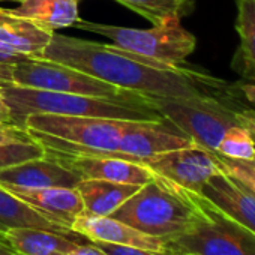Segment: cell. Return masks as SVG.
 Here are the masks:
<instances>
[{"label":"cell","instance_id":"obj_17","mask_svg":"<svg viewBox=\"0 0 255 255\" xmlns=\"http://www.w3.org/2000/svg\"><path fill=\"white\" fill-rule=\"evenodd\" d=\"M17 8H6L15 17L30 20L48 30L74 27L80 20L78 2L80 0H17Z\"/></svg>","mask_w":255,"mask_h":255},{"label":"cell","instance_id":"obj_33","mask_svg":"<svg viewBox=\"0 0 255 255\" xmlns=\"http://www.w3.org/2000/svg\"><path fill=\"white\" fill-rule=\"evenodd\" d=\"M0 2H6V0H0Z\"/></svg>","mask_w":255,"mask_h":255},{"label":"cell","instance_id":"obj_13","mask_svg":"<svg viewBox=\"0 0 255 255\" xmlns=\"http://www.w3.org/2000/svg\"><path fill=\"white\" fill-rule=\"evenodd\" d=\"M219 210L255 233V194L222 170L212 176L201 192Z\"/></svg>","mask_w":255,"mask_h":255},{"label":"cell","instance_id":"obj_18","mask_svg":"<svg viewBox=\"0 0 255 255\" xmlns=\"http://www.w3.org/2000/svg\"><path fill=\"white\" fill-rule=\"evenodd\" d=\"M236 30L240 36V45L231 68L245 83L255 86V0H236Z\"/></svg>","mask_w":255,"mask_h":255},{"label":"cell","instance_id":"obj_14","mask_svg":"<svg viewBox=\"0 0 255 255\" xmlns=\"http://www.w3.org/2000/svg\"><path fill=\"white\" fill-rule=\"evenodd\" d=\"M9 246L20 255H59L71 254L80 245L92 243L80 233L60 234L44 228L18 227L6 231Z\"/></svg>","mask_w":255,"mask_h":255},{"label":"cell","instance_id":"obj_26","mask_svg":"<svg viewBox=\"0 0 255 255\" xmlns=\"http://www.w3.org/2000/svg\"><path fill=\"white\" fill-rule=\"evenodd\" d=\"M236 120L249 132L255 143V107H242L236 110Z\"/></svg>","mask_w":255,"mask_h":255},{"label":"cell","instance_id":"obj_25","mask_svg":"<svg viewBox=\"0 0 255 255\" xmlns=\"http://www.w3.org/2000/svg\"><path fill=\"white\" fill-rule=\"evenodd\" d=\"M95 246H98L101 251H104L107 255H165L155 251H147L141 248L134 246H125V245H114V243H105V242H92Z\"/></svg>","mask_w":255,"mask_h":255},{"label":"cell","instance_id":"obj_31","mask_svg":"<svg viewBox=\"0 0 255 255\" xmlns=\"http://www.w3.org/2000/svg\"><path fill=\"white\" fill-rule=\"evenodd\" d=\"M0 243H3V245L9 246V243H8V239H6V234H5V233H0ZM9 248H11V246H9Z\"/></svg>","mask_w":255,"mask_h":255},{"label":"cell","instance_id":"obj_32","mask_svg":"<svg viewBox=\"0 0 255 255\" xmlns=\"http://www.w3.org/2000/svg\"><path fill=\"white\" fill-rule=\"evenodd\" d=\"M59 255H69V254H63V252H60Z\"/></svg>","mask_w":255,"mask_h":255},{"label":"cell","instance_id":"obj_21","mask_svg":"<svg viewBox=\"0 0 255 255\" xmlns=\"http://www.w3.org/2000/svg\"><path fill=\"white\" fill-rule=\"evenodd\" d=\"M215 153L230 159H252L255 156V143L243 126L234 125L227 129Z\"/></svg>","mask_w":255,"mask_h":255},{"label":"cell","instance_id":"obj_22","mask_svg":"<svg viewBox=\"0 0 255 255\" xmlns=\"http://www.w3.org/2000/svg\"><path fill=\"white\" fill-rule=\"evenodd\" d=\"M42 156H45V147L35 138L30 141L2 143L0 144V170H5Z\"/></svg>","mask_w":255,"mask_h":255},{"label":"cell","instance_id":"obj_9","mask_svg":"<svg viewBox=\"0 0 255 255\" xmlns=\"http://www.w3.org/2000/svg\"><path fill=\"white\" fill-rule=\"evenodd\" d=\"M45 153L57 158L81 179H99L117 183H131L143 186L155 177V173L138 162L113 156H87V155H65L51 150Z\"/></svg>","mask_w":255,"mask_h":255},{"label":"cell","instance_id":"obj_23","mask_svg":"<svg viewBox=\"0 0 255 255\" xmlns=\"http://www.w3.org/2000/svg\"><path fill=\"white\" fill-rule=\"evenodd\" d=\"M213 156L219 168L225 174L236 179L239 183H242L251 192L255 194V156L252 159H230L215 152H213Z\"/></svg>","mask_w":255,"mask_h":255},{"label":"cell","instance_id":"obj_7","mask_svg":"<svg viewBox=\"0 0 255 255\" xmlns=\"http://www.w3.org/2000/svg\"><path fill=\"white\" fill-rule=\"evenodd\" d=\"M191 146L195 143L167 119L132 120L120 138L117 152L122 159L143 164L155 155Z\"/></svg>","mask_w":255,"mask_h":255},{"label":"cell","instance_id":"obj_15","mask_svg":"<svg viewBox=\"0 0 255 255\" xmlns=\"http://www.w3.org/2000/svg\"><path fill=\"white\" fill-rule=\"evenodd\" d=\"M53 35V30L0 8V47L26 57L41 59Z\"/></svg>","mask_w":255,"mask_h":255},{"label":"cell","instance_id":"obj_3","mask_svg":"<svg viewBox=\"0 0 255 255\" xmlns=\"http://www.w3.org/2000/svg\"><path fill=\"white\" fill-rule=\"evenodd\" d=\"M0 95L9 105L17 125L24 128L29 114H60L83 117H110L126 120H159L164 119L156 110H144L104 98L78 93L51 92L29 87L0 84Z\"/></svg>","mask_w":255,"mask_h":255},{"label":"cell","instance_id":"obj_28","mask_svg":"<svg viewBox=\"0 0 255 255\" xmlns=\"http://www.w3.org/2000/svg\"><path fill=\"white\" fill-rule=\"evenodd\" d=\"M69 255H107V254L101 251L98 246H95L93 243H87V245H80Z\"/></svg>","mask_w":255,"mask_h":255},{"label":"cell","instance_id":"obj_16","mask_svg":"<svg viewBox=\"0 0 255 255\" xmlns=\"http://www.w3.org/2000/svg\"><path fill=\"white\" fill-rule=\"evenodd\" d=\"M141 186L99 179H83L77 189L81 195L84 213L89 216H111Z\"/></svg>","mask_w":255,"mask_h":255},{"label":"cell","instance_id":"obj_6","mask_svg":"<svg viewBox=\"0 0 255 255\" xmlns=\"http://www.w3.org/2000/svg\"><path fill=\"white\" fill-rule=\"evenodd\" d=\"M156 111L186 134L197 146L216 152L219 141L231 126L239 125L230 101L213 96L164 99L152 98Z\"/></svg>","mask_w":255,"mask_h":255},{"label":"cell","instance_id":"obj_11","mask_svg":"<svg viewBox=\"0 0 255 255\" xmlns=\"http://www.w3.org/2000/svg\"><path fill=\"white\" fill-rule=\"evenodd\" d=\"M47 219L71 228L74 221L84 213L81 195L77 188H5Z\"/></svg>","mask_w":255,"mask_h":255},{"label":"cell","instance_id":"obj_4","mask_svg":"<svg viewBox=\"0 0 255 255\" xmlns=\"http://www.w3.org/2000/svg\"><path fill=\"white\" fill-rule=\"evenodd\" d=\"M197 215L182 233L168 237L165 255H255V233L236 222L201 194Z\"/></svg>","mask_w":255,"mask_h":255},{"label":"cell","instance_id":"obj_1","mask_svg":"<svg viewBox=\"0 0 255 255\" xmlns=\"http://www.w3.org/2000/svg\"><path fill=\"white\" fill-rule=\"evenodd\" d=\"M41 59L75 68L90 77L149 98L182 99L213 96L234 101L239 84L212 77L207 72L164 65L116 45L99 44L54 33Z\"/></svg>","mask_w":255,"mask_h":255},{"label":"cell","instance_id":"obj_10","mask_svg":"<svg viewBox=\"0 0 255 255\" xmlns=\"http://www.w3.org/2000/svg\"><path fill=\"white\" fill-rule=\"evenodd\" d=\"M81 180L75 171L48 153L42 158L0 170V186L3 188H77Z\"/></svg>","mask_w":255,"mask_h":255},{"label":"cell","instance_id":"obj_2","mask_svg":"<svg viewBox=\"0 0 255 255\" xmlns=\"http://www.w3.org/2000/svg\"><path fill=\"white\" fill-rule=\"evenodd\" d=\"M197 192L158 174L126 200L111 218L162 240L185 231L197 215Z\"/></svg>","mask_w":255,"mask_h":255},{"label":"cell","instance_id":"obj_30","mask_svg":"<svg viewBox=\"0 0 255 255\" xmlns=\"http://www.w3.org/2000/svg\"><path fill=\"white\" fill-rule=\"evenodd\" d=\"M0 255H20V254H17L12 248L6 246L3 243H0Z\"/></svg>","mask_w":255,"mask_h":255},{"label":"cell","instance_id":"obj_8","mask_svg":"<svg viewBox=\"0 0 255 255\" xmlns=\"http://www.w3.org/2000/svg\"><path fill=\"white\" fill-rule=\"evenodd\" d=\"M143 164L155 174L197 194L212 176L221 171L213 152L197 144L155 155Z\"/></svg>","mask_w":255,"mask_h":255},{"label":"cell","instance_id":"obj_12","mask_svg":"<svg viewBox=\"0 0 255 255\" xmlns=\"http://www.w3.org/2000/svg\"><path fill=\"white\" fill-rule=\"evenodd\" d=\"M71 230L86 236L92 242H105L114 245L134 246L147 251L165 254V243L162 239L144 234L131 225H128L111 216H78Z\"/></svg>","mask_w":255,"mask_h":255},{"label":"cell","instance_id":"obj_19","mask_svg":"<svg viewBox=\"0 0 255 255\" xmlns=\"http://www.w3.org/2000/svg\"><path fill=\"white\" fill-rule=\"evenodd\" d=\"M18 227H29V228H44L50 231H56L60 234H74L75 231L59 225L30 206L23 203L14 194L6 191L3 186H0V233H5L11 228Z\"/></svg>","mask_w":255,"mask_h":255},{"label":"cell","instance_id":"obj_5","mask_svg":"<svg viewBox=\"0 0 255 255\" xmlns=\"http://www.w3.org/2000/svg\"><path fill=\"white\" fill-rule=\"evenodd\" d=\"M74 27L110 38L113 45L122 50L171 66L182 65L194 53L197 45L195 36L180 24V20H173L146 30L83 20H78Z\"/></svg>","mask_w":255,"mask_h":255},{"label":"cell","instance_id":"obj_27","mask_svg":"<svg viewBox=\"0 0 255 255\" xmlns=\"http://www.w3.org/2000/svg\"><path fill=\"white\" fill-rule=\"evenodd\" d=\"M26 59H32V57H26L23 54H17L3 47H0V63H17V62H23Z\"/></svg>","mask_w":255,"mask_h":255},{"label":"cell","instance_id":"obj_20","mask_svg":"<svg viewBox=\"0 0 255 255\" xmlns=\"http://www.w3.org/2000/svg\"><path fill=\"white\" fill-rule=\"evenodd\" d=\"M134 12L159 26L173 20H182L194 11V0H116Z\"/></svg>","mask_w":255,"mask_h":255},{"label":"cell","instance_id":"obj_29","mask_svg":"<svg viewBox=\"0 0 255 255\" xmlns=\"http://www.w3.org/2000/svg\"><path fill=\"white\" fill-rule=\"evenodd\" d=\"M0 122L2 123H15L12 111H11L9 105L6 104V101L2 98V95H0Z\"/></svg>","mask_w":255,"mask_h":255},{"label":"cell","instance_id":"obj_24","mask_svg":"<svg viewBox=\"0 0 255 255\" xmlns=\"http://www.w3.org/2000/svg\"><path fill=\"white\" fill-rule=\"evenodd\" d=\"M30 140H33V137L26 128L15 123L0 122V144L14 143V141H30Z\"/></svg>","mask_w":255,"mask_h":255}]
</instances>
